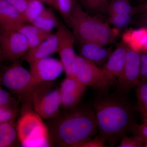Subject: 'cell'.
I'll return each instance as SVG.
<instances>
[{"mask_svg": "<svg viewBox=\"0 0 147 147\" xmlns=\"http://www.w3.org/2000/svg\"><path fill=\"white\" fill-rule=\"evenodd\" d=\"M23 101L21 115L16 123L21 146L52 147L46 123L29 100Z\"/></svg>", "mask_w": 147, "mask_h": 147, "instance_id": "cell-4", "label": "cell"}, {"mask_svg": "<svg viewBox=\"0 0 147 147\" xmlns=\"http://www.w3.org/2000/svg\"><path fill=\"white\" fill-rule=\"evenodd\" d=\"M21 143L15 123L0 124V147L19 146Z\"/></svg>", "mask_w": 147, "mask_h": 147, "instance_id": "cell-18", "label": "cell"}, {"mask_svg": "<svg viewBox=\"0 0 147 147\" xmlns=\"http://www.w3.org/2000/svg\"><path fill=\"white\" fill-rule=\"evenodd\" d=\"M73 74L86 86L92 87L101 92H108L115 82L109 79L102 68L80 55H77L73 65Z\"/></svg>", "mask_w": 147, "mask_h": 147, "instance_id": "cell-7", "label": "cell"}, {"mask_svg": "<svg viewBox=\"0 0 147 147\" xmlns=\"http://www.w3.org/2000/svg\"><path fill=\"white\" fill-rule=\"evenodd\" d=\"M27 100L42 119L53 118L60 111V86L53 82L39 83L32 90Z\"/></svg>", "mask_w": 147, "mask_h": 147, "instance_id": "cell-5", "label": "cell"}, {"mask_svg": "<svg viewBox=\"0 0 147 147\" xmlns=\"http://www.w3.org/2000/svg\"><path fill=\"white\" fill-rule=\"evenodd\" d=\"M16 31L23 34L27 39L46 32L38 28L33 24H28V23L21 24L16 29Z\"/></svg>", "mask_w": 147, "mask_h": 147, "instance_id": "cell-26", "label": "cell"}, {"mask_svg": "<svg viewBox=\"0 0 147 147\" xmlns=\"http://www.w3.org/2000/svg\"><path fill=\"white\" fill-rule=\"evenodd\" d=\"M19 102L7 91L0 87V107H8L18 109Z\"/></svg>", "mask_w": 147, "mask_h": 147, "instance_id": "cell-27", "label": "cell"}, {"mask_svg": "<svg viewBox=\"0 0 147 147\" xmlns=\"http://www.w3.org/2000/svg\"><path fill=\"white\" fill-rule=\"evenodd\" d=\"M86 87L74 76H66L60 85L61 108L69 109L79 104Z\"/></svg>", "mask_w": 147, "mask_h": 147, "instance_id": "cell-12", "label": "cell"}, {"mask_svg": "<svg viewBox=\"0 0 147 147\" xmlns=\"http://www.w3.org/2000/svg\"><path fill=\"white\" fill-rule=\"evenodd\" d=\"M130 132L134 136H137L142 138L144 143L147 142V120L143 121L141 125L134 124L131 127Z\"/></svg>", "mask_w": 147, "mask_h": 147, "instance_id": "cell-30", "label": "cell"}, {"mask_svg": "<svg viewBox=\"0 0 147 147\" xmlns=\"http://www.w3.org/2000/svg\"><path fill=\"white\" fill-rule=\"evenodd\" d=\"M46 9L39 0H30L26 9L23 13L26 23L32 24Z\"/></svg>", "mask_w": 147, "mask_h": 147, "instance_id": "cell-23", "label": "cell"}, {"mask_svg": "<svg viewBox=\"0 0 147 147\" xmlns=\"http://www.w3.org/2000/svg\"><path fill=\"white\" fill-rule=\"evenodd\" d=\"M144 143L143 139L137 136L132 137L125 136L121 140L120 144L118 147H142Z\"/></svg>", "mask_w": 147, "mask_h": 147, "instance_id": "cell-29", "label": "cell"}, {"mask_svg": "<svg viewBox=\"0 0 147 147\" xmlns=\"http://www.w3.org/2000/svg\"><path fill=\"white\" fill-rule=\"evenodd\" d=\"M18 110L10 107H0V124L14 123Z\"/></svg>", "mask_w": 147, "mask_h": 147, "instance_id": "cell-28", "label": "cell"}, {"mask_svg": "<svg viewBox=\"0 0 147 147\" xmlns=\"http://www.w3.org/2000/svg\"><path fill=\"white\" fill-rule=\"evenodd\" d=\"M140 65V53L129 47L123 71L115 82L117 90L127 94L131 88H135L139 81Z\"/></svg>", "mask_w": 147, "mask_h": 147, "instance_id": "cell-10", "label": "cell"}, {"mask_svg": "<svg viewBox=\"0 0 147 147\" xmlns=\"http://www.w3.org/2000/svg\"><path fill=\"white\" fill-rule=\"evenodd\" d=\"M77 2L76 0H54L53 7L58 10L65 21L71 15Z\"/></svg>", "mask_w": 147, "mask_h": 147, "instance_id": "cell-24", "label": "cell"}, {"mask_svg": "<svg viewBox=\"0 0 147 147\" xmlns=\"http://www.w3.org/2000/svg\"><path fill=\"white\" fill-rule=\"evenodd\" d=\"M58 42L56 34H52L36 47L29 50L22 57L28 63L48 57L58 53Z\"/></svg>", "mask_w": 147, "mask_h": 147, "instance_id": "cell-16", "label": "cell"}, {"mask_svg": "<svg viewBox=\"0 0 147 147\" xmlns=\"http://www.w3.org/2000/svg\"><path fill=\"white\" fill-rule=\"evenodd\" d=\"M135 7H136L137 14L144 13V14H147V3Z\"/></svg>", "mask_w": 147, "mask_h": 147, "instance_id": "cell-36", "label": "cell"}, {"mask_svg": "<svg viewBox=\"0 0 147 147\" xmlns=\"http://www.w3.org/2000/svg\"><path fill=\"white\" fill-rule=\"evenodd\" d=\"M29 49L28 39L14 31H1L0 58L1 61L12 62L19 60Z\"/></svg>", "mask_w": 147, "mask_h": 147, "instance_id": "cell-8", "label": "cell"}, {"mask_svg": "<svg viewBox=\"0 0 147 147\" xmlns=\"http://www.w3.org/2000/svg\"><path fill=\"white\" fill-rule=\"evenodd\" d=\"M141 58L139 80L147 82V52L139 53Z\"/></svg>", "mask_w": 147, "mask_h": 147, "instance_id": "cell-32", "label": "cell"}, {"mask_svg": "<svg viewBox=\"0 0 147 147\" xmlns=\"http://www.w3.org/2000/svg\"><path fill=\"white\" fill-rule=\"evenodd\" d=\"M122 41L134 51L147 52V28L127 30L123 34Z\"/></svg>", "mask_w": 147, "mask_h": 147, "instance_id": "cell-17", "label": "cell"}, {"mask_svg": "<svg viewBox=\"0 0 147 147\" xmlns=\"http://www.w3.org/2000/svg\"><path fill=\"white\" fill-rule=\"evenodd\" d=\"M0 82L1 85L13 94L18 95L23 100L29 97L32 90L38 84L30 71L19 60L3 67Z\"/></svg>", "mask_w": 147, "mask_h": 147, "instance_id": "cell-6", "label": "cell"}, {"mask_svg": "<svg viewBox=\"0 0 147 147\" xmlns=\"http://www.w3.org/2000/svg\"><path fill=\"white\" fill-rule=\"evenodd\" d=\"M30 72L37 84L53 82L64 71L61 60L48 57L29 63Z\"/></svg>", "mask_w": 147, "mask_h": 147, "instance_id": "cell-11", "label": "cell"}, {"mask_svg": "<svg viewBox=\"0 0 147 147\" xmlns=\"http://www.w3.org/2000/svg\"><path fill=\"white\" fill-rule=\"evenodd\" d=\"M46 123L52 147H81L97 133L94 110L80 103L62 109Z\"/></svg>", "mask_w": 147, "mask_h": 147, "instance_id": "cell-2", "label": "cell"}, {"mask_svg": "<svg viewBox=\"0 0 147 147\" xmlns=\"http://www.w3.org/2000/svg\"><path fill=\"white\" fill-rule=\"evenodd\" d=\"M65 22L78 41L106 46L114 42L119 33L118 29L111 27L104 18L87 13L77 2Z\"/></svg>", "mask_w": 147, "mask_h": 147, "instance_id": "cell-3", "label": "cell"}, {"mask_svg": "<svg viewBox=\"0 0 147 147\" xmlns=\"http://www.w3.org/2000/svg\"><path fill=\"white\" fill-rule=\"evenodd\" d=\"M15 7L19 12L23 14L24 13L30 0H5Z\"/></svg>", "mask_w": 147, "mask_h": 147, "instance_id": "cell-33", "label": "cell"}, {"mask_svg": "<svg viewBox=\"0 0 147 147\" xmlns=\"http://www.w3.org/2000/svg\"><path fill=\"white\" fill-rule=\"evenodd\" d=\"M82 9L91 15L103 18L107 16L110 0H76Z\"/></svg>", "mask_w": 147, "mask_h": 147, "instance_id": "cell-19", "label": "cell"}, {"mask_svg": "<svg viewBox=\"0 0 147 147\" xmlns=\"http://www.w3.org/2000/svg\"><path fill=\"white\" fill-rule=\"evenodd\" d=\"M105 143L99 136H96L94 139H90L81 146V147H106Z\"/></svg>", "mask_w": 147, "mask_h": 147, "instance_id": "cell-34", "label": "cell"}, {"mask_svg": "<svg viewBox=\"0 0 147 147\" xmlns=\"http://www.w3.org/2000/svg\"><path fill=\"white\" fill-rule=\"evenodd\" d=\"M135 88L137 108L144 121L147 120V82L139 80Z\"/></svg>", "mask_w": 147, "mask_h": 147, "instance_id": "cell-22", "label": "cell"}, {"mask_svg": "<svg viewBox=\"0 0 147 147\" xmlns=\"http://www.w3.org/2000/svg\"><path fill=\"white\" fill-rule=\"evenodd\" d=\"M135 20V24L141 27L147 28V14L139 13Z\"/></svg>", "mask_w": 147, "mask_h": 147, "instance_id": "cell-35", "label": "cell"}, {"mask_svg": "<svg viewBox=\"0 0 147 147\" xmlns=\"http://www.w3.org/2000/svg\"><path fill=\"white\" fill-rule=\"evenodd\" d=\"M55 34L57 38L58 53L63 65L66 76H74L73 65L77 55L74 50L76 38L71 31L60 23Z\"/></svg>", "mask_w": 147, "mask_h": 147, "instance_id": "cell-9", "label": "cell"}, {"mask_svg": "<svg viewBox=\"0 0 147 147\" xmlns=\"http://www.w3.org/2000/svg\"><path fill=\"white\" fill-rule=\"evenodd\" d=\"M24 23L26 22L22 13L5 0H0L1 31H16Z\"/></svg>", "mask_w": 147, "mask_h": 147, "instance_id": "cell-15", "label": "cell"}, {"mask_svg": "<svg viewBox=\"0 0 147 147\" xmlns=\"http://www.w3.org/2000/svg\"><path fill=\"white\" fill-rule=\"evenodd\" d=\"M126 95L117 90L111 94L100 92L92 103L99 136L110 146H115L136 123L134 108Z\"/></svg>", "mask_w": 147, "mask_h": 147, "instance_id": "cell-1", "label": "cell"}, {"mask_svg": "<svg viewBox=\"0 0 147 147\" xmlns=\"http://www.w3.org/2000/svg\"><path fill=\"white\" fill-rule=\"evenodd\" d=\"M50 32H45L28 39L29 50L34 48L41 44L52 34Z\"/></svg>", "mask_w": 147, "mask_h": 147, "instance_id": "cell-31", "label": "cell"}, {"mask_svg": "<svg viewBox=\"0 0 147 147\" xmlns=\"http://www.w3.org/2000/svg\"><path fill=\"white\" fill-rule=\"evenodd\" d=\"M59 24L53 11L46 8L32 24L42 30L50 32Z\"/></svg>", "mask_w": 147, "mask_h": 147, "instance_id": "cell-20", "label": "cell"}, {"mask_svg": "<svg viewBox=\"0 0 147 147\" xmlns=\"http://www.w3.org/2000/svg\"><path fill=\"white\" fill-rule=\"evenodd\" d=\"M133 15L127 14H112L108 15L107 21L115 28L122 29L128 26L132 21Z\"/></svg>", "mask_w": 147, "mask_h": 147, "instance_id": "cell-25", "label": "cell"}, {"mask_svg": "<svg viewBox=\"0 0 147 147\" xmlns=\"http://www.w3.org/2000/svg\"><path fill=\"white\" fill-rule=\"evenodd\" d=\"M145 147H147V142H145Z\"/></svg>", "mask_w": 147, "mask_h": 147, "instance_id": "cell-38", "label": "cell"}, {"mask_svg": "<svg viewBox=\"0 0 147 147\" xmlns=\"http://www.w3.org/2000/svg\"><path fill=\"white\" fill-rule=\"evenodd\" d=\"M39 1L42 2V3L45 2L47 3L48 4L50 5L53 6L54 0H39Z\"/></svg>", "mask_w": 147, "mask_h": 147, "instance_id": "cell-37", "label": "cell"}, {"mask_svg": "<svg viewBox=\"0 0 147 147\" xmlns=\"http://www.w3.org/2000/svg\"><path fill=\"white\" fill-rule=\"evenodd\" d=\"M128 47L122 41L112 52L106 62L102 67L104 73L109 79L115 82L123 71Z\"/></svg>", "mask_w": 147, "mask_h": 147, "instance_id": "cell-13", "label": "cell"}, {"mask_svg": "<svg viewBox=\"0 0 147 147\" xmlns=\"http://www.w3.org/2000/svg\"><path fill=\"white\" fill-rule=\"evenodd\" d=\"M107 16L112 14L136 15V7L132 6L130 0H110L107 8Z\"/></svg>", "mask_w": 147, "mask_h": 147, "instance_id": "cell-21", "label": "cell"}, {"mask_svg": "<svg viewBox=\"0 0 147 147\" xmlns=\"http://www.w3.org/2000/svg\"><path fill=\"white\" fill-rule=\"evenodd\" d=\"M79 42V55L101 68L112 53L111 47L93 42Z\"/></svg>", "mask_w": 147, "mask_h": 147, "instance_id": "cell-14", "label": "cell"}]
</instances>
